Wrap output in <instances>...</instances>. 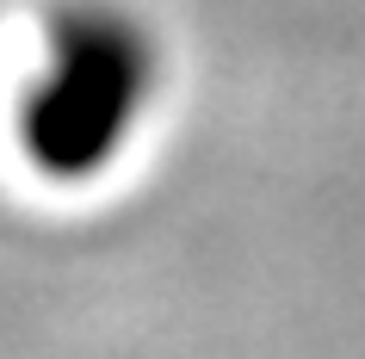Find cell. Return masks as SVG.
<instances>
[{"label": "cell", "mask_w": 365, "mask_h": 359, "mask_svg": "<svg viewBox=\"0 0 365 359\" xmlns=\"http://www.w3.org/2000/svg\"><path fill=\"white\" fill-rule=\"evenodd\" d=\"M155 62H161L155 38L124 6L112 0L56 6L43 38V69L19 106L25 161L56 186H81L106 173L161 81Z\"/></svg>", "instance_id": "1"}]
</instances>
